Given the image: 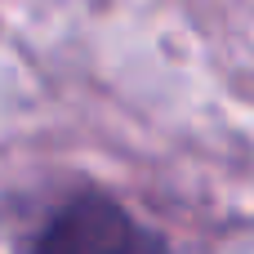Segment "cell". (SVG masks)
Here are the masks:
<instances>
[{"mask_svg":"<svg viewBox=\"0 0 254 254\" xmlns=\"http://www.w3.org/2000/svg\"><path fill=\"white\" fill-rule=\"evenodd\" d=\"M31 254H170V246L121 201L85 192L49 214Z\"/></svg>","mask_w":254,"mask_h":254,"instance_id":"cell-1","label":"cell"}]
</instances>
